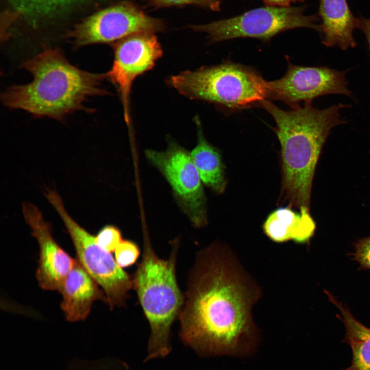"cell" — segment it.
Returning a JSON list of instances; mask_svg holds the SVG:
<instances>
[{
    "mask_svg": "<svg viewBox=\"0 0 370 370\" xmlns=\"http://www.w3.org/2000/svg\"><path fill=\"white\" fill-rule=\"evenodd\" d=\"M261 295L231 248L211 244L190 272L178 315L181 341L202 357L251 355L260 338L252 310Z\"/></svg>",
    "mask_w": 370,
    "mask_h": 370,
    "instance_id": "cell-1",
    "label": "cell"
},
{
    "mask_svg": "<svg viewBox=\"0 0 370 370\" xmlns=\"http://www.w3.org/2000/svg\"><path fill=\"white\" fill-rule=\"evenodd\" d=\"M342 103L323 109L306 103L285 110L268 100L261 104L276 124L280 142L282 184L280 202L310 211L313 178L323 147L332 129L346 123Z\"/></svg>",
    "mask_w": 370,
    "mask_h": 370,
    "instance_id": "cell-2",
    "label": "cell"
},
{
    "mask_svg": "<svg viewBox=\"0 0 370 370\" xmlns=\"http://www.w3.org/2000/svg\"><path fill=\"white\" fill-rule=\"evenodd\" d=\"M32 81L9 87L1 95L4 105L24 110L35 117L62 121L78 110H94L84 103L91 97L107 94L101 84L106 73H93L71 64L58 48H48L21 65Z\"/></svg>",
    "mask_w": 370,
    "mask_h": 370,
    "instance_id": "cell-3",
    "label": "cell"
},
{
    "mask_svg": "<svg viewBox=\"0 0 370 370\" xmlns=\"http://www.w3.org/2000/svg\"><path fill=\"white\" fill-rule=\"evenodd\" d=\"M177 249L176 243L169 258L164 260L145 241L142 260L133 279V288L151 330L144 362L165 358L172 350L171 328L184 300L176 278Z\"/></svg>",
    "mask_w": 370,
    "mask_h": 370,
    "instance_id": "cell-4",
    "label": "cell"
},
{
    "mask_svg": "<svg viewBox=\"0 0 370 370\" xmlns=\"http://www.w3.org/2000/svg\"><path fill=\"white\" fill-rule=\"evenodd\" d=\"M169 82L190 99L230 111L261 106L268 100V81L252 68L231 61L182 72L171 77Z\"/></svg>",
    "mask_w": 370,
    "mask_h": 370,
    "instance_id": "cell-5",
    "label": "cell"
},
{
    "mask_svg": "<svg viewBox=\"0 0 370 370\" xmlns=\"http://www.w3.org/2000/svg\"><path fill=\"white\" fill-rule=\"evenodd\" d=\"M45 196L63 220L75 246L77 259L103 290L111 308L124 304L133 280L110 252L101 247L92 235L68 214L60 196L48 190Z\"/></svg>",
    "mask_w": 370,
    "mask_h": 370,
    "instance_id": "cell-6",
    "label": "cell"
},
{
    "mask_svg": "<svg viewBox=\"0 0 370 370\" xmlns=\"http://www.w3.org/2000/svg\"><path fill=\"white\" fill-rule=\"evenodd\" d=\"M303 7L268 6L250 10L240 15L209 24L192 25L196 31L208 34L212 43L238 38L268 41L287 30L309 28L320 31L317 16L304 14Z\"/></svg>",
    "mask_w": 370,
    "mask_h": 370,
    "instance_id": "cell-7",
    "label": "cell"
},
{
    "mask_svg": "<svg viewBox=\"0 0 370 370\" xmlns=\"http://www.w3.org/2000/svg\"><path fill=\"white\" fill-rule=\"evenodd\" d=\"M164 28L163 22L146 14L131 2L124 1L101 9L74 25L65 36L75 48L118 41L141 33Z\"/></svg>",
    "mask_w": 370,
    "mask_h": 370,
    "instance_id": "cell-8",
    "label": "cell"
},
{
    "mask_svg": "<svg viewBox=\"0 0 370 370\" xmlns=\"http://www.w3.org/2000/svg\"><path fill=\"white\" fill-rule=\"evenodd\" d=\"M145 154L167 180L193 225L206 226L208 221L202 182L190 153L171 142L164 151L147 150Z\"/></svg>",
    "mask_w": 370,
    "mask_h": 370,
    "instance_id": "cell-9",
    "label": "cell"
},
{
    "mask_svg": "<svg viewBox=\"0 0 370 370\" xmlns=\"http://www.w3.org/2000/svg\"><path fill=\"white\" fill-rule=\"evenodd\" d=\"M347 71L288 62L283 77L268 81V100H280L294 108L302 101L312 103L314 99L325 95L338 94L352 97L353 93L348 87Z\"/></svg>",
    "mask_w": 370,
    "mask_h": 370,
    "instance_id": "cell-10",
    "label": "cell"
},
{
    "mask_svg": "<svg viewBox=\"0 0 370 370\" xmlns=\"http://www.w3.org/2000/svg\"><path fill=\"white\" fill-rule=\"evenodd\" d=\"M114 58L106 78L117 88L123 107L124 120L130 123V95L134 80L151 69L162 51L153 33L133 34L117 41L114 46Z\"/></svg>",
    "mask_w": 370,
    "mask_h": 370,
    "instance_id": "cell-11",
    "label": "cell"
},
{
    "mask_svg": "<svg viewBox=\"0 0 370 370\" xmlns=\"http://www.w3.org/2000/svg\"><path fill=\"white\" fill-rule=\"evenodd\" d=\"M22 211L39 246L40 258L36 274L38 283L45 290H59L72 268L75 259L71 258L55 242L50 224L44 220L35 205L24 202Z\"/></svg>",
    "mask_w": 370,
    "mask_h": 370,
    "instance_id": "cell-12",
    "label": "cell"
},
{
    "mask_svg": "<svg viewBox=\"0 0 370 370\" xmlns=\"http://www.w3.org/2000/svg\"><path fill=\"white\" fill-rule=\"evenodd\" d=\"M58 290L62 295V310L70 322L85 320L95 301L106 302L99 284L77 258Z\"/></svg>",
    "mask_w": 370,
    "mask_h": 370,
    "instance_id": "cell-13",
    "label": "cell"
},
{
    "mask_svg": "<svg viewBox=\"0 0 370 370\" xmlns=\"http://www.w3.org/2000/svg\"><path fill=\"white\" fill-rule=\"evenodd\" d=\"M319 15L322 21L319 33L324 45L344 50L356 46L353 34L357 18L346 0H320Z\"/></svg>",
    "mask_w": 370,
    "mask_h": 370,
    "instance_id": "cell-14",
    "label": "cell"
},
{
    "mask_svg": "<svg viewBox=\"0 0 370 370\" xmlns=\"http://www.w3.org/2000/svg\"><path fill=\"white\" fill-rule=\"evenodd\" d=\"M316 229V224L310 211L297 212L288 206L271 212L263 225L265 234L277 243L289 240L298 244L308 243Z\"/></svg>",
    "mask_w": 370,
    "mask_h": 370,
    "instance_id": "cell-15",
    "label": "cell"
},
{
    "mask_svg": "<svg viewBox=\"0 0 370 370\" xmlns=\"http://www.w3.org/2000/svg\"><path fill=\"white\" fill-rule=\"evenodd\" d=\"M98 0H6L8 10L5 18L4 32L16 20L21 19L32 25L55 21L73 11Z\"/></svg>",
    "mask_w": 370,
    "mask_h": 370,
    "instance_id": "cell-16",
    "label": "cell"
},
{
    "mask_svg": "<svg viewBox=\"0 0 370 370\" xmlns=\"http://www.w3.org/2000/svg\"><path fill=\"white\" fill-rule=\"evenodd\" d=\"M195 121L198 142L190 153L191 158L202 182L215 193L221 194L226 189L227 180L221 154L205 139L197 118Z\"/></svg>",
    "mask_w": 370,
    "mask_h": 370,
    "instance_id": "cell-17",
    "label": "cell"
},
{
    "mask_svg": "<svg viewBox=\"0 0 370 370\" xmlns=\"http://www.w3.org/2000/svg\"><path fill=\"white\" fill-rule=\"evenodd\" d=\"M325 293L340 312L337 317L345 326V341L351 349V363L346 370H370V328L356 320L348 308L329 292L325 290Z\"/></svg>",
    "mask_w": 370,
    "mask_h": 370,
    "instance_id": "cell-18",
    "label": "cell"
},
{
    "mask_svg": "<svg viewBox=\"0 0 370 370\" xmlns=\"http://www.w3.org/2000/svg\"><path fill=\"white\" fill-rule=\"evenodd\" d=\"M139 253V249L135 243L122 239L115 251V260L121 268L129 267L136 262Z\"/></svg>",
    "mask_w": 370,
    "mask_h": 370,
    "instance_id": "cell-19",
    "label": "cell"
},
{
    "mask_svg": "<svg viewBox=\"0 0 370 370\" xmlns=\"http://www.w3.org/2000/svg\"><path fill=\"white\" fill-rule=\"evenodd\" d=\"M96 243L103 249L111 253L122 240L120 231L113 225L103 227L95 236Z\"/></svg>",
    "mask_w": 370,
    "mask_h": 370,
    "instance_id": "cell-20",
    "label": "cell"
},
{
    "mask_svg": "<svg viewBox=\"0 0 370 370\" xmlns=\"http://www.w3.org/2000/svg\"><path fill=\"white\" fill-rule=\"evenodd\" d=\"M151 6L160 8L172 6L194 5L213 11L220 9L223 0H144Z\"/></svg>",
    "mask_w": 370,
    "mask_h": 370,
    "instance_id": "cell-21",
    "label": "cell"
},
{
    "mask_svg": "<svg viewBox=\"0 0 370 370\" xmlns=\"http://www.w3.org/2000/svg\"><path fill=\"white\" fill-rule=\"evenodd\" d=\"M354 250L353 259L362 268L370 270V236L358 239L354 244Z\"/></svg>",
    "mask_w": 370,
    "mask_h": 370,
    "instance_id": "cell-22",
    "label": "cell"
},
{
    "mask_svg": "<svg viewBox=\"0 0 370 370\" xmlns=\"http://www.w3.org/2000/svg\"><path fill=\"white\" fill-rule=\"evenodd\" d=\"M357 28L360 29L365 35L370 53V18L362 16L357 18Z\"/></svg>",
    "mask_w": 370,
    "mask_h": 370,
    "instance_id": "cell-23",
    "label": "cell"
},
{
    "mask_svg": "<svg viewBox=\"0 0 370 370\" xmlns=\"http://www.w3.org/2000/svg\"><path fill=\"white\" fill-rule=\"evenodd\" d=\"M264 2L270 6L287 7H289L292 3L303 2L304 0H263Z\"/></svg>",
    "mask_w": 370,
    "mask_h": 370,
    "instance_id": "cell-24",
    "label": "cell"
}]
</instances>
